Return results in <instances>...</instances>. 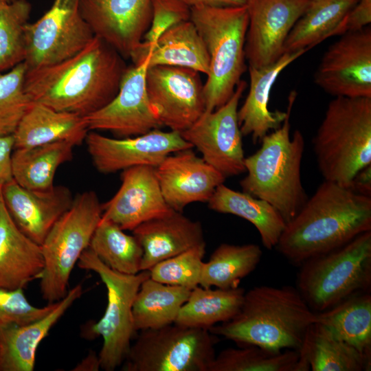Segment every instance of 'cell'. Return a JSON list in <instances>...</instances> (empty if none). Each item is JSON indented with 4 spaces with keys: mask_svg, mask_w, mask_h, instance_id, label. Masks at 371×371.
Wrapping results in <instances>:
<instances>
[{
    "mask_svg": "<svg viewBox=\"0 0 371 371\" xmlns=\"http://www.w3.org/2000/svg\"><path fill=\"white\" fill-rule=\"evenodd\" d=\"M127 67L114 48L95 36L73 56L26 71L25 89L34 102L85 117L115 98Z\"/></svg>",
    "mask_w": 371,
    "mask_h": 371,
    "instance_id": "6da1fadb",
    "label": "cell"
},
{
    "mask_svg": "<svg viewBox=\"0 0 371 371\" xmlns=\"http://www.w3.org/2000/svg\"><path fill=\"white\" fill-rule=\"evenodd\" d=\"M368 231H371V197L324 180L286 223L276 248L300 266Z\"/></svg>",
    "mask_w": 371,
    "mask_h": 371,
    "instance_id": "7a4b0ae2",
    "label": "cell"
},
{
    "mask_svg": "<svg viewBox=\"0 0 371 371\" xmlns=\"http://www.w3.org/2000/svg\"><path fill=\"white\" fill-rule=\"evenodd\" d=\"M315 318L296 287L261 285L245 293L232 319L209 331L240 346L254 345L276 352L299 350Z\"/></svg>",
    "mask_w": 371,
    "mask_h": 371,
    "instance_id": "3957f363",
    "label": "cell"
},
{
    "mask_svg": "<svg viewBox=\"0 0 371 371\" xmlns=\"http://www.w3.org/2000/svg\"><path fill=\"white\" fill-rule=\"evenodd\" d=\"M296 97V91H291L282 125L267 134L260 148L245 158L247 175L240 181L243 192L269 203L286 223L308 199L301 179L304 138L299 130L290 135V117Z\"/></svg>",
    "mask_w": 371,
    "mask_h": 371,
    "instance_id": "277c9868",
    "label": "cell"
},
{
    "mask_svg": "<svg viewBox=\"0 0 371 371\" xmlns=\"http://www.w3.org/2000/svg\"><path fill=\"white\" fill-rule=\"evenodd\" d=\"M312 142L324 181L348 188L371 164V98L335 97Z\"/></svg>",
    "mask_w": 371,
    "mask_h": 371,
    "instance_id": "5b68a950",
    "label": "cell"
},
{
    "mask_svg": "<svg viewBox=\"0 0 371 371\" xmlns=\"http://www.w3.org/2000/svg\"><path fill=\"white\" fill-rule=\"evenodd\" d=\"M190 20L209 55V72L203 85L205 111H213L229 100L247 69V9L246 5L192 7Z\"/></svg>",
    "mask_w": 371,
    "mask_h": 371,
    "instance_id": "8992f818",
    "label": "cell"
},
{
    "mask_svg": "<svg viewBox=\"0 0 371 371\" xmlns=\"http://www.w3.org/2000/svg\"><path fill=\"white\" fill-rule=\"evenodd\" d=\"M300 267L296 288L316 313L356 293L370 291L371 231Z\"/></svg>",
    "mask_w": 371,
    "mask_h": 371,
    "instance_id": "52a82bcc",
    "label": "cell"
},
{
    "mask_svg": "<svg viewBox=\"0 0 371 371\" xmlns=\"http://www.w3.org/2000/svg\"><path fill=\"white\" fill-rule=\"evenodd\" d=\"M102 214L97 194L84 191L76 195L71 207L47 234L41 245L44 267L39 280L42 297L48 303L67 295L71 271L89 248Z\"/></svg>",
    "mask_w": 371,
    "mask_h": 371,
    "instance_id": "ba28073f",
    "label": "cell"
},
{
    "mask_svg": "<svg viewBox=\"0 0 371 371\" xmlns=\"http://www.w3.org/2000/svg\"><path fill=\"white\" fill-rule=\"evenodd\" d=\"M78 266L98 275L107 291V304L102 317L93 324L89 336L103 339L98 355L100 368L113 371L121 365L131 347L135 333L133 305L142 282L150 277L148 270L134 275L117 272L103 263L87 248L80 256Z\"/></svg>",
    "mask_w": 371,
    "mask_h": 371,
    "instance_id": "9c48e42d",
    "label": "cell"
},
{
    "mask_svg": "<svg viewBox=\"0 0 371 371\" xmlns=\"http://www.w3.org/2000/svg\"><path fill=\"white\" fill-rule=\"evenodd\" d=\"M218 336L209 330L172 324L141 330L124 371H209Z\"/></svg>",
    "mask_w": 371,
    "mask_h": 371,
    "instance_id": "30bf717a",
    "label": "cell"
},
{
    "mask_svg": "<svg viewBox=\"0 0 371 371\" xmlns=\"http://www.w3.org/2000/svg\"><path fill=\"white\" fill-rule=\"evenodd\" d=\"M80 10V0H54L36 22L25 25L26 71L76 54L94 38Z\"/></svg>",
    "mask_w": 371,
    "mask_h": 371,
    "instance_id": "8fae6325",
    "label": "cell"
},
{
    "mask_svg": "<svg viewBox=\"0 0 371 371\" xmlns=\"http://www.w3.org/2000/svg\"><path fill=\"white\" fill-rule=\"evenodd\" d=\"M246 87V82L240 80L226 103L213 111H204L189 128L180 133L225 178L245 172L238 109Z\"/></svg>",
    "mask_w": 371,
    "mask_h": 371,
    "instance_id": "7c38bea8",
    "label": "cell"
},
{
    "mask_svg": "<svg viewBox=\"0 0 371 371\" xmlns=\"http://www.w3.org/2000/svg\"><path fill=\"white\" fill-rule=\"evenodd\" d=\"M200 73L189 68L156 65L146 73V89L161 124L181 133L205 110Z\"/></svg>",
    "mask_w": 371,
    "mask_h": 371,
    "instance_id": "4fadbf2b",
    "label": "cell"
},
{
    "mask_svg": "<svg viewBox=\"0 0 371 371\" xmlns=\"http://www.w3.org/2000/svg\"><path fill=\"white\" fill-rule=\"evenodd\" d=\"M341 36L324 54L314 82L335 97L371 98V28Z\"/></svg>",
    "mask_w": 371,
    "mask_h": 371,
    "instance_id": "5bb4252c",
    "label": "cell"
},
{
    "mask_svg": "<svg viewBox=\"0 0 371 371\" xmlns=\"http://www.w3.org/2000/svg\"><path fill=\"white\" fill-rule=\"evenodd\" d=\"M85 142L93 165L103 174L139 166L156 168L169 155L193 148L180 133L159 128L124 138H112L93 131L88 132Z\"/></svg>",
    "mask_w": 371,
    "mask_h": 371,
    "instance_id": "9a60e30c",
    "label": "cell"
},
{
    "mask_svg": "<svg viewBox=\"0 0 371 371\" xmlns=\"http://www.w3.org/2000/svg\"><path fill=\"white\" fill-rule=\"evenodd\" d=\"M149 55L139 65L127 67L115 98L100 109L84 117L91 131H109L119 138L145 134L162 127L146 89Z\"/></svg>",
    "mask_w": 371,
    "mask_h": 371,
    "instance_id": "2e32d148",
    "label": "cell"
},
{
    "mask_svg": "<svg viewBox=\"0 0 371 371\" xmlns=\"http://www.w3.org/2000/svg\"><path fill=\"white\" fill-rule=\"evenodd\" d=\"M310 1L247 0L245 54L249 67L271 65L283 54L284 42Z\"/></svg>",
    "mask_w": 371,
    "mask_h": 371,
    "instance_id": "e0dca14e",
    "label": "cell"
},
{
    "mask_svg": "<svg viewBox=\"0 0 371 371\" xmlns=\"http://www.w3.org/2000/svg\"><path fill=\"white\" fill-rule=\"evenodd\" d=\"M80 10L94 36L129 58L150 25L152 0H80Z\"/></svg>",
    "mask_w": 371,
    "mask_h": 371,
    "instance_id": "ac0fdd59",
    "label": "cell"
},
{
    "mask_svg": "<svg viewBox=\"0 0 371 371\" xmlns=\"http://www.w3.org/2000/svg\"><path fill=\"white\" fill-rule=\"evenodd\" d=\"M121 186L102 204V218L123 230L133 231L140 224L170 212L162 195L155 168L147 166L122 170Z\"/></svg>",
    "mask_w": 371,
    "mask_h": 371,
    "instance_id": "d6986e66",
    "label": "cell"
},
{
    "mask_svg": "<svg viewBox=\"0 0 371 371\" xmlns=\"http://www.w3.org/2000/svg\"><path fill=\"white\" fill-rule=\"evenodd\" d=\"M191 149L169 155L155 168L164 200L181 212L190 203H207L226 179Z\"/></svg>",
    "mask_w": 371,
    "mask_h": 371,
    "instance_id": "ffe728a7",
    "label": "cell"
},
{
    "mask_svg": "<svg viewBox=\"0 0 371 371\" xmlns=\"http://www.w3.org/2000/svg\"><path fill=\"white\" fill-rule=\"evenodd\" d=\"M1 193L5 207L17 227L40 245L54 224L71 207L74 199L65 186L32 190L21 186L14 179L3 186Z\"/></svg>",
    "mask_w": 371,
    "mask_h": 371,
    "instance_id": "44dd1931",
    "label": "cell"
},
{
    "mask_svg": "<svg viewBox=\"0 0 371 371\" xmlns=\"http://www.w3.org/2000/svg\"><path fill=\"white\" fill-rule=\"evenodd\" d=\"M132 232L143 249L141 271L205 243L201 223L174 210L140 224Z\"/></svg>",
    "mask_w": 371,
    "mask_h": 371,
    "instance_id": "7402d4cb",
    "label": "cell"
},
{
    "mask_svg": "<svg viewBox=\"0 0 371 371\" xmlns=\"http://www.w3.org/2000/svg\"><path fill=\"white\" fill-rule=\"evenodd\" d=\"M306 49L284 53L273 63L256 68L248 66L249 92L238 109V120L243 136H251L254 144L260 142L271 130L278 128L286 115L285 111H271L269 109L270 92L280 74L302 56Z\"/></svg>",
    "mask_w": 371,
    "mask_h": 371,
    "instance_id": "603a6c76",
    "label": "cell"
},
{
    "mask_svg": "<svg viewBox=\"0 0 371 371\" xmlns=\"http://www.w3.org/2000/svg\"><path fill=\"white\" fill-rule=\"evenodd\" d=\"M82 293V286L78 284L43 317L26 324L1 328L0 371H32L40 343Z\"/></svg>",
    "mask_w": 371,
    "mask_h": 371,
    "instance_id": "cb8c5ba5",
    "label": "cell"
},
{
    "mask_svg": "<svg viewBox=\"0 0 371 371\" xmlns=\"http://www.w3.org/2000/svg\"><path fill=\"white\" fill-rule=\"evenodd\" d=\"M43 267L41 245L17 227L5 207L0 188V289H23L41 278Z\"/></svg>",
    "mask_w": 371,
    "mask_h": 371,
    "instance_id": "d4e9b609",
    "label": "cell"
},
{
    "mask_svg": "<svg viewBox=\"0 0 371 371\" xmlns=\"http://www.w3.org/2000/svg\"><path fill=\"white\" fill-rule=\"evenodd\" d=\"M149 55L148 67H181L207 75L210 58L205 43L194 23L180 22L164 32L157 41L146 45L141 43L129 58L136 65Z\"/></svg>",
    "mask_w": 371,
    "mask_h": 371,
    "instance_id": "484cf974",
    "label": "cell"
},
{
    "mask_svg": "<svg viewBox=\"0 0 371 371\" xmlns=\"http://www.w3.org/2000/svg\"><path fill=\"white\" fill-rule=\"evenodd\" d=\"M84 117L32 102L13 134L14 148L69 142H85L88 133Z\"/></svg>",
    "mask_w": 371,
    "mask_h": 371,
    "instance_id": "4316f807",
    "label": "cell"
},
{
    "mask_svg": "<svg viewBox=\"0 0 371 371\" xmlns=\"http://www.w3.org/2000/svg\"><path fill=\"white\" fill-rule=\"evenodd\" d=\"M299 352L298 371H368L371 368V358L317 322L309 327Z\"/></svg>",
    "mask_w": 371,
    "mask_h": 371,
    "instance_id": "83f0119b",
    "label": "cell"
},
{
    "mask_svg": "<svg viewBox=\"0 0 371 371\" xmlns=\"http://www.w3.org/2000/svg\"><path fill=\"white\" fill-rule=\"evenodd\" d=\"M207 206L214 212L233 214L251 223L267 249L276 248L286 226L282 215L269 203L243 191L234 190L224 183L216 188Z\"/></svg>",
    "mask_w": 371,
    "mask_h": 371,
    "instance_id": "f1b7e54d",
    "label": "cell"
},
{
    "mask_svg": "<svg viewBox=\"0 0 371 371\" xmlns=\"http://www.w3.org/2000/svg\"><path fill=\"white\" fill-rule=\"evenodd\" d=\"M74 144L57 142L29 148H14L12 155L14 180L32 190L52 189L56 170L73 158Z\"/></svg>",
    "mask_w": 371,
    "mask_h": 371,
    "instance_id": "f546056e",
    "label": "cell"
},
{
    "mask_svg": "<svg viewBox=\"0 0 371 371\" xmlns=\"http://www.w3.org/2000/svg\"><path fill=\"white\" fill-rule=\"evenodd\" d=\"M315 322L364 356L371 358V294L356 293L333 307L316 313Z\"/></svg>",
    "mask_w": 371,
    "mask_h": 371,
    "instance_id": "4dcf8cb0",
    "label": "cell"
},
{
    "mask_svg": "<svg viewBox=\"0 0 371 371\" xmlns=\"http://www.w3.org/2000/svg\"><path fill=\"white\" fill-rule=\"evenodd\" d=\"M358 1L311 0L289 32L283 46V54L308 51L326 38L337 35L342 20Z\"/></svg>",
    "mask_w": 371,
    "mask_h": 371,
    "instance_id": "1f68e13d",
    "label": "cell"
},
{
    "mask_svg": "<svg viewBox=\"0 0 371 371\" xmlns=\"http://www.w3.org/2000/svg\"><path fill=\"white\" fill-rule=\"evenodd\" d=\"M191 289L144 280L133 305V326L136 331L161 328L175 323Z\"/></svg>",
    "mask_w": 371,
    "mask_h": 371,
    "instance_id": "d6a6232c",
    "label": "cell"
},
{
    "mask_svg": "<svg viewBox=\"0 0 371 371\" xmlns=\"http://www.w3.org/2000/svg\"><path fill=\"white\" fill-rule=\"evenodd\" d=\"M245 290L241 287L212 289L197 286L180 308L175 324L209 330L232 319L242 306Z\"/></svg>",
    "mask_w": 371,
    "mask_h": 371,
    "instance_id": "836d02e7",
    "label": "cell"
},
{
    "mask_svg": "<svg viewBox=\"0 0 371 371\" xmlns=\"http://www.w3.org/2000/svg\"><path fill=\"white\" fill-rule=\"evenodd\" d=\"M262 255L256 244L221 243L203 262L199 286L227 289L238 286L240 280L253 272Z\"/></svg>",
    "mask_w": 371,
    "mask_h": 371,
    "instance_id": "e575fe53",
    "label": "cell"
},
{
    "mask_svg": "<svg viewBox=\"0 0 371 371\" xmlns=\"http://www.w3.org/2000/svg\"><path fill=\"white\" fill-rule=\"evenodd\" d=\"M114 223L100 219L89 248L111 269L125 274L141 271L143 249L137 239Z\"/></svg>",
    "mask_w": 371,
    "mask_h": 371,
    "instance_id": "d590c367",
    "label": "cell"
},
{
    "mask_svg": "<svg viewBox=\"0 0 371 371\" xmlns=\"http://www.w3.org/2000/svg\"><path fill=\"white\" fill-rule=\"evenodd\" d=\"M239 347L216 355L209 371H298L299 350L276 352L254 345Z\"/></svg>",
    "mask_w": 371,
    "mask_h": 371,
    "instance_id": "8d00e7d4",
    "label": "cell"
},
{
    "mask_svg": "<svg viewBox=\"0 0 371 371\" xmlns=\"http://www.w3.org/2000/svg\"><path fill=\"white\" fill-rule=\"evenodd\" d=\"M31 10L27 0H0V73L25 60V30Z\"/></svg>",
    "mask_w": 371,
    "mask_h": 371,
    "instance_id": "74e56055",
    "label": "cell"
},
{
    "mask_svg": "<svg viewBox=\"0 0 371 371\" xmlns=\"http://www.w3.org/2000/svg\"><path fill=\"white\" fill-rule=\"evenodd\" d=\"M25 74L23 62L0 73V136L14 134L33 102L25 89Z\"/></svg>",
    "mask_w": 371,
    "mask_h": 371,
    "instance_id": "f35d334b",
    "label": "cell"
},
{
    "mask_svg": "<svg viewBox=\"0 0 371 371\" xmlns=\"http://www.w3.org/2000/svg\"><path fill=\"white\" fill-rule=\"evenodd\" d=\"M205 253V243L162 260L148 271L155 281L192 289L199 286Z\"/></svg>",
    "mask_w": 371,
    "mask_h": 371,
    "instance_id": "ab89813d",
    "label": "cell"
},
{
    "mask_svg": "<svg viewBox=\"0 0 371 371\" xmlns=\"http://www.w3.org/2000/svg\"><path fill=\"white\" fill-rule=\"evenodd\" d=\"M48 303L43 307L33 306L26 298L23 289H0V329L10 325H23L40 319L55 306Z\"/></svg>",
    "mask_w": 371,
    "mask_h": 371,
    "instance_id": "60d3db41",
    "label": "cell"
},
{
    "mask_svg": "<svg viewBox=\"0 0 371 371\" xmlns=\"http://www.w3.org/2000/svg\"><path fill=\"white\" fill-rule=\"evenodd\" d=\"M190 19V8L180 0H152V20L142 43H154L166 30Z\"/></svg>",
    "mask_w": 371,
    "mask_h": 371,
    "instance_id": "b9f144b4",
    "label": "cell"
},
{
    "mask_svg": "<svg viewBox=\"0 0 371 371\" xmlns=\"http://www.w3.org/2000/svg\"><path fill=\"white\" fill-rule=\"evenodd\" d=\"M370 22L371 0H359L342 20L337 35L362 30L368 26Z\"/></svg>",
    "mask_w": 371,
    "mask_h": 371,
    "instance_id": "7bdbcfd3",
    "label": "cell"
},
{
    "mask_svg": "<svg viewBox=\"0 0 371 371\" xmlns=\"http://www.w3.org/2000/svg\"><path fill=\"white\" fill-rule=\"evenodd\" d=\"M14 149L12 135L0 136V188L13 179L12 155Z\"/></svg>",
    "mask_w": 371,
    "mask_h": 371,
    "instance_id": "ee69618b",
    "label": "cell"
},
{
    "mask_svg": "<svg viewBox=\"0 0 371 371\" xmlns=\"http://www.w3.org/2000/svg\"><path fill=\"white\" fill-rule=\"evenodd\" d=\"M348 188L357 194L371 197V164L355 175Z\"/></svg>",
    "mask_w": 371,
    "mask_h": 371,
    "instance_id": "f6af8a7d",
    "label": "cell"
},
{
    "mask_svg": "<svg viewBox=\"0 0 371 371\" xmlns=\"http://www.w3.org/2000/svg\"><path fill=\"white\" fill-rule=\"evenodd\" d=\"M184 4L190 7L196 6H240L247 3V0H180Z\"/></svg>",
    "mask_w": 371,
    "mask_h": 371,
    "instance_id": "bcb514c9",
    "label": "cell"
},
{
    "mask_svg": "<svg viewBox=\"0 0 371 371\" xmlns=\"http://www.w3.org/2000/svg\"><path fill=\"white\" fill-rule=\"evenodd\" d=\"M100 368L98 355L91 351L73 369L75 371H95Z\"/></svg>",
    "mask_w": 371,
    "mask_h": 371,
    "instance_id": "7dc6e473",
    "label": "cell"
},
{
    "mask_svg": "<svg viewBox=\"0 0 371 371\" xmlns=\"http://www.w3.org/2000/svg\"><path fill=\"white\" fill-rule=\"evenodd\" d=\"M3 1H9V2H10V1H13V0H3Z\"/></svg>",
    "mask_w": 371,
    "mask_h": 371,
    "instance_id": "c3c4849f",
    "label": "cell"
}]
</instances>
